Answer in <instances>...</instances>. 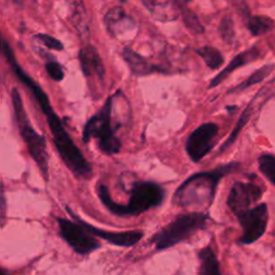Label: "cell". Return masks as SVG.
<instances>
[{
  "label": "cell",
  "mask_w": 275,
  "mask_h": 275,
  "mask_svg": "<svg viewBox=\"0 0 275 275\" xmlns=\"http://www.w3.org/2000/svg\"><path fill=\"white\" fill-rule=\"evenodd\" d=\"M0 52L6 57L19 80L24 83L26 87L32 93L33 97L37 100L41 110L46 116L47 124L50 126L55 146L66 166L77 176L88 177L91 174V167L89 162L83 156L82 152L76 145V143L71 139L67 130L63 126L61 118L57 116V114L52 109L49 97H47L40 85H38L31 79V77H29L17 64L13 51H12L7 40L3 37H0Z\"/></svg>",
  "instance_id": "obj_1"
},
{
  "label": "cell",
  "mask_w": 275,
  "mask_h": 275,
  "mask_svg": "<svg viewBox=\"0 0 275 275\" xmlns=\"http://www.w3.org/2000/svg\"><path fill=\"white\" fill-rule=\"evenodd\" d=\"M239 162H229L210 171L195 173L178 187L172 199L174 206L181 208H209L216 195L219 181L239 169Z\"/></svg>",
  "instance_id": "obj_2"
},
{
  "label": "cell",
  "mask_w": 275,
  "mask_h": 275,
  "mask_svg": "<svg viewBox=\"0 0 275 275\" xmlns=\"http://www.w3.org/2000/svg\"><path fill=\"white\" fill-rule=\"evenodd\" d=\"M98 196L101 202L111 213L117 216H137L143 212L160 206L164 199V190L153 182H137L131 189L130 199L127 205L115 202L106 186H98Z\"/></svg>",
  "instance_id": "obj_3"
},
{
  "label": "cell",
  "mask_w": 275,
  "mask_h": 275,
  "mask_svg": "<svg viewBox=\"0 0 275 275\" xmlns=\"http://www.w3.org/2000/svg\"><path fill=\"white\" fill-rule=\"evenodd\" d=\"M209 215L202 212H191L178 215L168 226L153 237V243L158 250L167 249L188 240L196 232L205 229Z\"/></svg>",
  "instance_id": "obj_4"
},
{
  "label": "cell",
  "mask_w": 275,
  "mask_h": 275,
  "mask_svg": "<svg viewBox=\"0 0 275 275\" xmlns=\"http://www.w3.org/2000/svg\"><path fill=\"white\" fill-rule=\"evenodd\" d=\"M112 107L113 97H110L102 109L89 119L83 131L84 142L96 139L98 141V148L107 155L117 154L122 148V143L112 126Z\"/></svg>",
  "instance_id": "obj_5"
},
{
  "label": "cell",
  "mask_w": 275,
  "mask_h": 275,
  "mask_svg": "<svg viewBox=\"0 0 275 275\" xmlns=\"http://www.w3.org/2000/svg\"><path fill=\"white\" fill-rule=\"evenodd\" d=\"M11 97L21 135L26 143L30 156L37 162L45 180H47L49 178V158H47L45 139L34 130L31 123L29 122V118L26 114L19 90H12Z\"/></svg>",
  "instance_id": "obj_6"
},
{
  "label": "cell",
  "mask_w": 275,
  "mask_h": 275,
  "mask_svg": "<svg viewBox=\"0 0 275 275\" xmlns=\"http://www.w3.org/2000/svg\"><path fill=\"white\" fill-rule=\"evenodd\" d=\"M235 216L243 231L237 240L239 244H253L265 234L269 222V211L266 203L242 211Z\"/></svg>",
  "instance_id": "obj_7"
},
{
  "label": "cell",
  "mask_w": 275,
  "mask_h": 275,
  "mask_svg": "<svg viewBox=\"0 0 275 275\" xmlns=\"http://www.w3.org/2000/svg\"><path fill=\"white\" fill-rule=\"evenodd\" d=\"M59 229L64 240L75 249V252L81 255H86L95 249H97L100 244L93 236L86 227L79 221V224L65 218H59Z\"/></svg>",
  "instance_id": "obj_8"
},
{
  "label": "cell",
  "mask_w": 275,
  "mask_h": 275,
  "mask_svg": "<svg viewBox=\"0 0 275 275\" xmlns=\"http://www.w3.org/2000/svg\"><path fill=\"white\" fill-rule=\"evenodd\" d=\"M218 136V126L206 123L196 128L186 141V152L194 162H199L213 150Z\"/></svg>",
  "instance_id": "obj_9"
},
{
  "label": "cell",
  "mask_w": 275,
  "mask_h": 275,
  "mask_svg": "<svg viewBox=\"0 0 275 275\" xmlns=\"http://www.w3.org/2000/svg\"><path fill=\"white\" fill-rule=\"evenodd\" d=\"M264 196V189L252 182H235L227 198V205L234 215L249 209Z\"/></svg>",
  "instance_id": "obj_10"
},
{
  "label": "cell",
  "mask_w": 275,
  "mask_h": 275,
  "mask_svg": "<svg viewBox=\"0 0 275 275\" xmlns=\"http://www.w3.org/2000/svg\"><path fill=\"white\" fill-rule=\"evenodd\" d=\"M152 16L160 22H171L181 13L178 0H142Z\"/></svg>",
  "instance_id": "obj_11"
},
{
  "label": "cell",
  "mask_w": 275,
  "mask_h": 275,
  "mask_svg": "<svg viewBox=\"0 0 275 275\" xmlns=\"http://www.w3.org/2000/svg\"><path fill=\"white\" fill-rule=\"evenodd\" d=\"M104 23L107 31L113 35L123 34L136 26L135 20L129 16L122 7H114L107 11Z\"/></svg>",
  "instance_id": "obj_12"
},
{
  "label": "cell",
  "mask_w": 275,
  "mask_h": 275,
  "mask_svg": "<svg viewBox=\"0 0 275 275\" xmlns=\"http://www.w3.org/2000/svg\"><path fill=\"white\" fill-rule=\"evenodd\" d=\"M82 222V221H81ZM82 224L86 227V229L94 235H97L103 240L107 241L111 244L117 245V246H133L137 244L143 236V233L141 231H126V232H111L105 231L101 229H97L95 227L83 223Z\"/></svg>",
  "instance_id": "obj_13"
},
{
  "label": "cell",
  "mask_w": 275,
  "mask_h": 275,
  "mask_svg": "<svg viewBox=\"0 0 275 275\" xmlns=\"http://www.w3.org/2000/svg\"><path fill=\"white\" fill-rule=\"evenodd\" d=\"M80 64L85 77H97L102 79L104 76V67L101 57L94 46L83 47L79 54Z\"/></svg>",
  "instance_id": "obj_14"
},
{
  "label": "cell",
  "mask_w": 275,
  "mask_h": 275,
  "mask_svg": "<svg viewBox=\"0 0 275 275\" xmlns=\"http://www.w3.org/2000/svg\"><path fill=\"white\" fill-rule=\"evenodd\" d=\"M258 56H259V51L256 49V47H252V49L246 50L242 52L241 54L236 55L229 63L228 66H227L224 70H222L216 77H214L212 79L208 88L212 89L214 87H217L223 81H225L233 72V71H235L237 68L243 67L249 63L256 61Z\"/></svg>",
  "instance_id": "obj_15"
},
{
  "label": "cell",
  "mask_w": 275,
  "mask_h": 275,
  "mask_svg": "<svg viewBox=\"0 0 275 275\" xmlns=\"http://www.w3.org/2000/svg\"><path fill=\"white\" fill-rule=\"evenodd\" d=\"M124 58L135 75L146 76L154 72H164L163 68L149 63L141 55L128 47L124 50Z\"/></svg>",
  "instance_id": "obj_16"
},
{
  "label": "cell",
  "mask_w": 275,
  "mask_h": 275,
  "mask_svg": "<svg viewBox=\"0 0 275 275\" xmlns=\"http://www.w3.org/2000/svg\"><path fill=\"white\" fill-rule=\"evenodd\" d=\"M72 9V23L81 35H88V17L83 0H66Z\"/></svg>",
  "instance_id": "obj_17"
},
{
  "label": "cell",
  "mask_w": 275,
  "mask_h": 275,
  "mask_svg": "<svg viewBox=\"0 0 275 275\" xmlns=\"http://www.w3.org/2000/svg\"><path fill=\"white\" fill-rule=\"evenodd\" d=\"M200 260V270L199 273L202 275H221L222 272L219 270V264L211 247L202 248L199 254Z\"/></svg>",
  "instance_id": "obj_18"
},
{
  "label": "cell",
  "mask_w": 275,
  "mask_h": 275,
  "mask_svg": "<svg viewBox=\"0 0 275 275\" xmlns=\"http://www.w3.org/2000/svg\"><path fill=\"white\" fill-rule=\"evenodd\" d=\"M274 70H275L274 64L262 66L260 69L256 70L254 74L250 75L245 81H243L241 84H239L235 87H233L232 89L228 90V94H239L241 91H244L245 89H247L250 86L258 84V83H261L266 78H268Z\"/></svg>",
  "instance_id": "obj_19"
},
{
  "label": "cell",
  "mask_w": 275,
  "mask_h": 275,
  "mask_svg": "<svg viewBox=\"0 0 275 275\" xmlns=\"http://www.w3.org/2000/svg\"><path fill=\"white\" fill-rule=\"evenodd\" d=\"M247 27L253 35H261L271 31L275 27V23L268 16L257 15L249 19Z\"/></svg>",
  "instance_id": "obj_20"
},
{
  "label": "cell",
  "mask_w": 275,
  "mask_h": 275,
  "mask_svg": "<svg viewBox=\"0 0 275 275\" xmlns=\"http://www.w3.org/2000/svg\"><path fill=\"white\" fill-rule=\"evenodd\" d=\"M197 53L210 69H218L224 64V57L222 53L215 47L203 46L197 50Z\"/></svg>",
  "instance_id": "obj_21"
},
{
  "label": "cell",
  "mask_w": 275,
  "mask_h": 275,
  "mask_svg": "<svg viewBox=\"0 0 275 275\" xmlns=\"http://www.w3.org/2000/svg\"><path fill=\"white\" fill-rule=\"evenodd\" d=\"M253 103H254V99L250 101V103L247 105L246 109L243 111L242 115L240 116V118H239V121H237L234 129L232 130V133L230 134L228 139L226 140V142L224 143V144L221 146L219 152L226 151L227 149H228L232 144V143L235 141V139L237 138L239 134H240V131L243 129V127L247 124V122L249 121V117H250V115H252V112H253Z\"/></svg>",
  "instance_id": "obj_22"
},
{
  "label": "cell",
  "mask_w": 275,
  "mask_h": 275,
  "mask_svg": "<svg viewBox=\"0 0 275 275\" xmlns=\"http://www.w3.org/2000/svg\"><path fill=\"white\" fill-rule=\"evenodd\" d=\"M259 170L270 183L275 185V156L272 154H262L258 158Z\"/></svg>",
  "instance_id": "obj_23"
},
{
  "label": "cell",
  "mask_w": 275,
  "mask_h": 275,
  "mask_svg": "<svg viewBox=\"0 0 275 275\" xmlns=\"http://www.w3.org/2000/svg\"><path fill=\"white\" fill-rule=\"evenodd\" d=\"M181 13L183 15L185 25L187 26V28L189 30H191L194 33H203V31H205V28H203V26L201 25V23L199 22L198 16L194 13L193 11L181 6Z\"/></svg>",
  "instance_id": "obj_24"
},
{
  "label": "cell",
  "mask_w": 275,
  "mask_h": 275,
  "mask_svg": "<svg viewBox=\"0 0 275 275\" xmlns=\"http://www.w3.org/2000/svg\"><path fill=\"white\" fill-rule=\"evenodd\" d=\"M219 32L223 40H225L227 43H231L234 38V28H233V22L229 17L223 19L221 26H219Z\"/></svg>",
  "instance_id": "obj_25"
},
{
  "label": "cell",
  "mask_w": 275,
  "mask_h": 275,
  "mask_svg": "<svg viewBox=\"0 0 275 275\" xmlns=\"http://www.w3.org/2000/svg\"><path fill=\"white\" fill-rule=\"evenodd\" d=\"M35 37H37V39L41 43H43L46 47H49V49L56 50V51H62L64 49V45L61 41L51 37V35H49V34L39 33V34L35 35Z\"/></svg>",
  "instance_id": "obj_26"
},
{
  "label": "cell",
  "mask_w": 275,
  "mask_h": 275,
  "mask_svg": "<svg viewBox=\"0 0 275 275\" xmlns=\"http://www.w3.org/2000/svg\"><path fill=\"white\" fill-rule=\"evenodd\" d=\"M46 72L55 81H62L64 79V71L62 66L56 62H49L45 66Z\"/></svg>",
  "instance_id": "obj_27"
},
{
  "label": "cell",
  "mask_w": 275,
  "mask_h": 275,
  "mask_svg": "<svg viewBox=\"0 0 275 275\" xmlns=\"http://www.w3.org/2000/svg\"><path fill=\"white\" fill-rule=\"evenodd\" d=\"M6 216H7V205H6V198L4 193V187L0 182V228L6 223Z\"/></svg>",
  "instance_id": "obj_28"
},
{
  "label": "cell",
  "mask_w": 275,
  "mask_h": 275,
  "mask_svg": "<svg viewBox=\"0 0 275 275\" xmlns=\"http://www.w3.org/2000/svg\"><path fill=\"white\" fill-rule=\"evenodd\" d=\"M126 2V0H121V3H125Z\"/></svg>",
  "instance_id": "obj_29"
}]
</instances>
